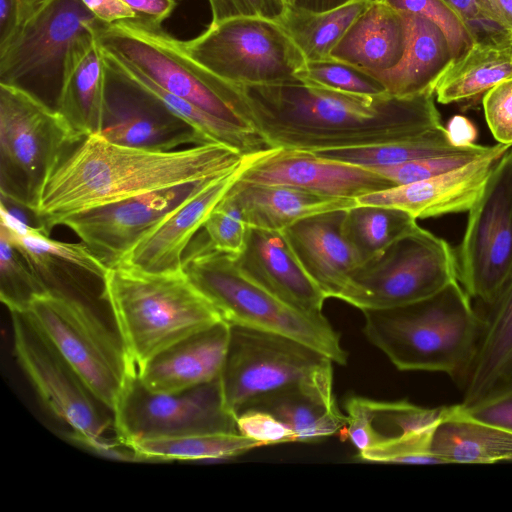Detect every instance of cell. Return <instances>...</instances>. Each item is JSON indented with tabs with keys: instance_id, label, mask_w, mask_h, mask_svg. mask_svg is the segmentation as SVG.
Returning a JSON list of instances; mask_svg holds the SVG:
<instances>
[{
	"instance_id": "6da1fadb",
	"label": "cell",
	"mask_w": 512,
	"mask_h": 512,
	"mask_svg": "<svg viewBox=\"0 0 512 512\" xmlns=\"http://www.w3.org/2000/svg\"><path fill=\"white\" fill-rule=\"evenodd\" d=\"M227 103L268 148L309 152L400 140L442 126L435 93L360 95L302 82L225 81Z\"/></svg>"
},
{
	"instance_id": "7a4b0ae2",
	"label": "cell",
	"mask_w": 512,
	"mask_h": 512,
	"mask_svg": "<svg viewBox=\"0 0 512 512\" xmlns=\"http://www.w3.org/2000/svg\"><path fill=\"white\" fill-rule=\"evenodd\" d=\"M244 155L219 143L170 151L127 147L98 134L76 144L42 192L37 214L50 233L73 214L227 173Z\"/></svg>"
},
{
	"instance_id": "3957f363",
	"label": "cell",
	"mask_w": 512,
	"mask_h": 512,
	"mask_svg": "<svg viewBox=\"0 0 512 512\" xmlns=\"http://www.w3.org/2000/svg\"><path fill=\"white\" fill-rule=\"evenodd\" d=\"M364 333L400 371L442 372L462 385L484 318L458 280L405 305L364 309Z\"/></svg>"
},
{
	"instance_id": "277c9868",
	"label": "cell",
	"mask_w": 512,
	"mask_h": 512,
	"mask_svg": "<svg viewBox=\"0 0 512 512\" xmlns=\"http://www.w3.org/2000/svg\"><path fill=\"white\" fill-rule=\"evenodd\" d=\"M101 298L136 368L171 345L221 321L184 270L148 274L121 266L102 280Z\"/></svg>"
},
{
	"instance_id": "5b68a950",
	"label": "cell",
	"mask_w": 512,
	"mask_h": 512,
	"mask_svg": "<svg viewBox=\"0 0 512 512\" xmlns=\"http://www.w3.org/2000/svg\"><path fill=\"white\" fill-rule=\"evenodd\" d=\"M183 270L229 325L282 334L313 347L334 363H347L340 335L323 313H305L279 300L249 279L233 256L198 239L185 253Z\"/></svg>"
},
{
	"instance_id": "8992f818",
	"label": "cell",
	"mask_w": 512,
	"mask_h": 512,
	"mask_svg": "<svg viewBox=\"0 0 512 512\" xmlns=\"http://www.w3.org/2000/svg\"><path fill=\"white\" fill-rule=\"evenodd\" d=\"M79 142L53 107L0 83L1 198L37 212L48 179Z\"/></svg>"
},
{
	"instance_id": "52a82bcc",
	"label": "cell",
	"mask_w": 512,
	"mask_h": 512,
	"mask_svg": "<svg viewBox=\"0 0 512 512\" xmlns=\"http://www.w3.org/2000/svg\"><path fill=\"white\" fill-rule=\"evenodd\" d=\"M25 312L96 398L114 411L136 367L117 331L63 290L37 297Z\"/></svg>"
},
{
	"instance_id": "ba28073f",
	"label": "cell",
	"mask_w": 512,
	"mask_h": 512,
	"mask_svg": "<svg viewBox=\"0 0 512 512\" xmlns=\"http://www.w3.org/2000/svg\"><path fill=\"white\" fill-rule=\"evenodd\" d=\"M334 362L294 338L230 325L220 384L226 408L235 416L255 399L291 386L333 389Z\"/></svg>"
},
{
	"instance_id": "9c48e42d",
	"label": "cell",
	"mask_w": 512,
	"mask_h": 512,
	"mask_svg": "<svg viewBox=\"0 0 512 512\" xmlns=\"http://www.w3.org/2000/svg\"><path fill=\"white\" fill-rule=\"evenodd\" d=\"M97 22L80 0H39L0 45V83L55 109L69 53Z\"/></svg>"
},
{
	"instance_id": "30bf717a",
	"label": "cell",
	"mask_w": 512,
	"mask_h": 512,
	"mask_svg": "<svg viewBox=\"0 0 512 512\" xmlns=\"http://www.w3.org/2000/svg\"><path fill=\"white\" fill-rule=\"evenodd\" d=\"M99 48L139 70L169 93L206 112L248 127L222 95V79L195 61L162 25L126 19L93 28ZM250 128V127H249Z\"/></svg>"
},
{
	"instance_id": "8fae6325",
	"label": "cell",
	"mask_w": 512,
	"mask_h": 512,
	"mask_svg": "<svg viewBox=\"0 0 512 512\" xmlns=\"http://www.w3.org/2000/svg\"><path fill=\"white\" fill-rule=\"evenodd\" d=\"M183 45L205 69L233 84L300 82L296 74L306 63L283 27L261 16H235L210 23Z\"/></svg>"
},
{
	"instance_id": "7c38bea8",
	"label": "cell",
	"mask_w": 512,
	"mask_h": 512,
	"mask_svg": "<svg viewBox=\"0 0 512 512\" xmlns=\"http://www.w3.org/2000/svg\"><path fill=\"white\" fill-rule=\"evenodd\" d=\"M456 280L455 250L418 226L359 265L341 300L361 311L391 308L428 298Z\"/></svg>"
},
{
	"instance_id": "4fadbf2b",
	"label": "cell",
	"mask_w": 512,
	"mask_h": 512,
	"mask_svg": "<svg viewBox=\"0 0 512 512\" xmlns=\"http://www.w3.org/2000/svg\"><path fill=\"white\" fill-rule=\"evenodd\" d=\"M455 256L459 283L487 309L512 280V146L468 211Z\"/></svg>"
},
{
	"instance_id": "5bb4252c",
	"label": "cell",
	"mask_w": 512,
	"mask_h": 512,
	"mask_svg": "<svg viewBox=\"0 0 512 512\" xmlns=\"http://www.w3.org/2000/svg\"><path fill=\"white\" fill-rule=\"evenodd\" d=\"M114 428L122 443L196 433H239L236 416L225 406L220 377L177 393H157L129 376L118 399Z\"/></svg>"
},
{
	"instance_id": "9a60e30c",
	"label": "cell",
	"mask_w": 512,
	"mask_h": 512,
	"mask_svg": "<svg viewBox=\"0 0 512 512\" xmlns=\"http://www.w3.org/2000/svg\"><path fill=\"white\" fill-rule=\"evenodd\" d=\"M17 363L46 408L73 431L100 438L114 426V414L100 402L77 372L25 312L12 311Z\"/></svg>"
},
{
	"instance_id": "2e32d148",
	"label": "cell",
	"mask_w": 512,
	"mask_h": 512,
	"mask_svg": "<svg viewBox=\"0 0 512 512\" xmlns=\"http://www.w3.org/2000/svg\"><path fill=\"white\" fill-rule=\"evenodd\" d=\"M216 177L98 206L66 217L60 225L71 229L110 269L118 266L169 214Z\"/></svg>"
},
{
	"instance_id": "e0dca14e",
	"label": "cell",
	"mask_w": 512,
	"mask_h": 512,
	"mask_svg": "<svg viewBox=\"0 0 512 512\" xmlns=\"http://www.w3.org/2000/svg\"><path fill=\"white\" fill-rule=\"evenodd\" d=\"M103 57L105 89L99 136L118 145L154 151L209 143L154 95L120 73L104 54Z\"/></svg>"
},
{
	"instance_id": "ac0fdd59",
	"label": "cell",
	"mask_w": 512,
	"mask_h": 512,
	"mask_svg": "<svg viewBox=\"0 0 512 512\" xmlns=\"http://www.w3.org/2000/svg\"><path fill=\"white\" fill-rule=\"evenodd\" d=\"M238 179L350 199L396 186L369 168L287 148H265L245 155Z\"/></svg>"
},
{
	"instance_id": "d6986e66",
	"label": "cell",
	"mask_w": 512,
	"mask_h": 512,
	"mask_svg": "<svg viewBox=\"0 0 512 512\" xmlns=\"http://www.w3.org/2000/svg\"><path fill=\"white\" fill-rule=\"evenodd\" d=\"M512 145L497 143L489 154L450 172L360 196L357 204L404 210L416 219L468 212L497 161Z\"/></svg>"
},
{
	"instance_id": "ffe728a7",
	"label": "cell",
	"mask_w": 512,
	"mask_h": 512,
	"mask_svg": "<svg viewBox=\"0 0 512 512\" xmlns=\"http://www.w3.org/2000/svg\"><path fill=\"white\" fill-rule=\"evenodd\" d=\"M242 165L243 162L235 169L216 177L175 209L118 266L148 274L182 271L185 252L192 239L237 181Z\"/></svg>"
},
{
	"instance_id": "44dd1931",
	"label": "cell",
	"mask_w": 512,
	"mask_h": 512,
	"mask_svg": "<svg viewBox=\"0 0 512 512\" xmlns=\"http://www.w3.org/2000/svg\"><path fill=\"white\" fill-rule=\"evenodd\" d=\"M345 211L315 214L281 231L303 269L325 296L340 300L360 265L343 232Z\"/></svg>"
},
{
	"instance_id": "7402d4cb",
	"label": "cell",
	"mask_w": 512,
	"mask_h": 512,
	"mask_svg": "<svg viewBox=\"0 0 512 512\" xmlns=\"http://www.w3.org/2000/svg\"><path fill=\"white\" fill-rule=\"evenodd\" d=\"M252 281L289 306L319 314L327 297L303 269L281 231L250 228L244 250L234 257Z\"/></svg>"
},
{
	"instance_id": "603a6c76",
	"label": "cell",
	"mask_w": 512,
	"mask_h": 512,
	"mask_svg": "<svg viewBox=\"0 0 512 512\" xmlns=\"http://www.w3.org/2000/svg\"><path fill=\"white\" fill-rule=\"evenodd\" d=\"M230 338L221 320L164 349L136 368L143 385L157 393L185 391L220 377Z\"/></svg>"
},
{
	"instance_id": "cb8c5ba5",
	"label": "cell",
	"mask_w": 512,
	"mask_h": 512,
	"mask_svg": "<svg viewBox=\"0 0 512 512\" xmlns=\"http://www.w3.org/2000/svg\"><path fill=\"white\" fill-rule=\"evenodd\" d=\"M406 25L404 54L393 68L372 74L395 97L434 92L454 57L438 25L428 18L402 11Z\"/></svg>"
},
{
	"instance_id": "d4e9b609",
	"label": "cell",
	"mask_w": 512,
	"mask_h": 512,
	"mask_svg": "<svg viewBox=\"0 0 512 512\" xmlns=\"http://www.w3.org/2000/svg\"><path fill=\"white\" fill-rule=\"evenodd\" d=\"M104 89V57L93 35L71 49L55 104L79 141L101 130Z\"/></svg>"
},
{
	"instance_id": "484cf974",
	"label": "cell",
	"mask_w": 512,
	"mask_h": 512,
	"mask_svg": "<svg viewBox=\"0 0 512 512\" xmlns=\"http://www.w3.org/2000/svg\"><path fill=\"white\" fill-rule=\"evenodd\" d=\"M453 407L428 408L407 400L379 401L353 395L344 402L345 434L360 452L406 435L433 431Z\"/></svg>"
},
{
	"instance_id": "4316f807",
	"label": "cell",
	"mask_w": 512,
	"mask_h": 512,
	"mask_svg": "<svg viewBox=\"0 0 512 512\" xmlns=\"http://www.w3.org/2000/svg\"><path fill=\"white\" fill-rule=\"evenodd\" d=\"M406 47L402 11L373 0L355 19L331 52V57L370 74L393 68Z\"/></svg>"
},
{
	"instance_id": "83f0119b",
	"label": "cell",
	"mask_w": 512,
	"mask_h": 512,
	"mask_svg": "<svg viewBox=\"0 0 512 512\" xmlns=\"http://www.w3.org/2000/svg\"><path fill=\"white\" fill-rule=\"evenodd\" d=\"M228 194L239 205L249 228L282 231L306 217L347 210L356 199L324 196L282 185L247 183L237 179Z\"/></svg>"
},
{
	"instance_id": "f1b7e54d",
	"label": "cell",
	"mask_w": 512,
	"mask_h": 512,
	"mask_svg": "<svg viewBox=\"0 0 512 512\" xmlns=\"http://www.w3.org/2000/svg\"><path fill=\"white\" fill-rule=\"evenodd\" d=\"M486 310L478 348L461 385L463 406L480 401L512 378V280Z\"/></svg>"
},
{
	"instance_id": "f546056e",
	"label": "cell",
	"mask_w": 512,
	"mask_h": 512,
	"mask_svg": "<svg viewBox=\"0 0 512 512\" xmlns=\"http://www.w3.org/2000/svg\"><path fill=\"white\" fill-rule=\"evenodd\" d=\"M249 408L277 417L295 433L297 442H317L341 434L347 425V416L340 411L333 389L291 386L263 395L243 410Z\"/></svg>"
},
{
	"instance_id": "4dcf8cb0",
	"label": "cell",
	"mask_w": 512,
	"mask_h": 512,
	"mask_svg": "<svg viewBox=\"0 0 512 512\" xmlns=\"http://www.w3.org/2000/svg\"><path fill=\"white\" fill-rule=\"evenodd\" d=\"M512 78V36L501 35L473 43L454 58L435 88L436 100L451 104L484 95Z\"/></svg>"
},
{
	"instance_id": "1f68e13d",
	"label": "cell",
	"mask_w": 512,
	"mask_h": 512,
	"mask_svg": "<svg viewBox=\"0 0 512 512\" xmlns=\"http://www.w3.org/2000/svg\"><path fill=\"white\" fill-rule=\"evenodd\" d=\"M431 450L446 464L512 461V431L469 418L456 404L435 428Z\"/></svg>"
},
{
	"instance_id": "d6a6232c",
	"label": "cell",
	"mask_w": 512,
	"mask_h": 512,
	"mask_svg": "<svg viewBox=\"0 0 512 512\" xmlns=\"http://www.w3.org/2000/svg\"><path fill=\"white\" fill-rule=\"evenodd\" d=\"M0 230L23 252L50 290L60 289L62 273L79 271L102 281L109 270L83 242H62L40 230L19 231L3 223Z\"/></svg>"
},
{
	"instance_id": "836d02e7",
	"label": "cell",
	"mask_w": 512,
	"mask_h": 512,
	"mask_svg": "<svg viewBox=\"0 0 512 512\" xmlns=\"http://www.w3.org/2000/svg\"><path fill=\"white\" fill-rule=\"evenodd\" d=\"M372 1L352 0L322 12L286 6L277 22L298 46L306 61L328 59L351 24Z\"/></svg>"
},
{
	"instance_id": "e575fe53",
	"label": "cell",
	"mask_w": 512,
	"mask_h": 512,
	"mask_svg": "<svg viewBox=\"0 0 512 512\" xmlns=\"http://www.w3.org/2000/svg\"><path fill=\"white\" fill-rule=\"evenodd\" d=\"M408 212L385 206L356 204L345 211L343 232L360 265L377 257L418 227Z\"/></svg>"
},
{
	"instance_id": "d590c367",
	"label": "cell",
	"mask_w": 512,
	"mask_h": 512,
	"mask_svg": "<svg viewBox=\"0 0 512 512\" xmlns=\"http://www.w3.org/2000/svg\"><path fill=\"white\" fill-rule=\"evenodd\" d=\"M470 145H454L445 126L442 125L392 142L363 147L320 150L313 153L326 159L368 168L397 165L423 158L451 154L462 151Z\"/></svg>"
},
{
	"instance_id": "8d00e7d4",
	"label": "cell",
	"mask_w": 512,
	"mask_h": 512,
	"mask_svg": "<svg viewBox=\"0 0 512 512\" xmlns=\"http://www.w3.org/2000/svg\"><path fill=\"white\" fill-rule=\"evenodd\" d=\"M146 461L211 460L239 456L262 447L240 433H196L140 439L130 443Z\"/></svg>"
},
{
	"instance_id": "74e56055",
	"label": "cell",
	"mask_w": 512,
	"mask_h": 512,
	"mask_svg": "<svg viewBox=\"0 0 512 512\" xmlns=\"http://www.w3.org/2000/svg\"><path fill=\"white\" fill-rule=\"evenodd\" d=\"M50 291L28 258L0 230V299L12 311H26L39 296Z\"/></svg>"
},
{
	"instance_id": "f35d334b",
	"label": "cell",
	"mask_w": 512,
	"mask_h": 512,
	"mask_svg": "<svg viewBox=\"0 0 512 512\" xmlns=\"http://www.w3.org/2000/svg\"><path fill=\"white\" fill-rule=\"evenodd\" d=\"M296 78L307 85L330 90L360 94L381 95L386 90L372 74L332 57L306 61Z\"/></svg>"
},
{
	"instance_id": "ab89813d",
	"label": "cell",
	"mask_w": 512,
	"mask_h": 512,
	"mask_svg": "<svg viewBox=\"0 0 512 512\" xmlns=\"http://www.w3.org/2000/svg\"><path fill=\"white\" fill-rule=\"evenodd\" d=\"M496 144H472L466 149L440 156L428 157L397 165L368 167L396 186L429 179L475 161L494 150Z\"/></svg>"
},
{
	"instance_id": "60d3db41",
	"label": "cell",
	"mask_w": 512,
	"mask_h": 512,
	"mask_svg": "<svg viewBox=\"0 0 512 512\" xmlns=\"http://www.w3.org/2000/svg\"><path fill=\"white\" fill-rule=\"evenodd\" d=\"M202 229L206 237L202 241L217 251L235 257L244 250L250 228L239 205L227 192Z\"/></svg>"
},
{
	"instance_id": "b9f144b4",
	"label": "cell",
	"mask_w": 512,
	"mask_h": 512,
	"mask_svg": "<svg viewBox=\"0 0 512 512\" xmlns=\"http://www.w3.org/2000/svg\"><path fill=\"white\" fill-rule=\"evenodd\" d=\"M391 7L424 16L444 32L453 57L463 54L473 40L458 16L441 0H382Z\"/></svg>"
},
{
	"instance_id": "7bdbcfd3",
	"label": "cell",
	"mask_w": 512,
	"mask_h": 512,
	"mask_svg": "<svg viewBox=\"0 0 512 512\" xmlns=\"http://www.w3.org/2000/svg\"><path fill=\"white\" fill-rule=\"evenodd\" d=\"M434 430L406 435L373 448L360 451L364 461L407 464H446L431 450Z\"/></svg>"
},
{
	"instance_id": "ee69618b",
	"label": "cell",
	"mask_w": 512,
	"mask_h": 512,
	"mask_svg": "<svg viewBox=\"0 0 512 512\" xmlns=\"http://www.w3.org/2000/svg\"><path fill=\"white\" fill-rule=\"evenodd\" d=\"M238 432L262 446L297 442L295 433L281 420L264 410L249 408L236 416Z\"/></svg>"
},
{
	"instance_id": "f6af8a7d",
	"label": "cell",
	"mask_w": 512,
	"mask_h": 512,
	"mask_svg": "<svg viewBox=\"0 0 512 512\" xmlns=\"http://www.w3.org/2000/svg\"><path fill=\"white\" fill-rule=\"evenodd\" d=\"M482 105L486 123L497 143L512 145V78L488 90Z\"/></svg>"
},
{
	"instance_id": "bcb514c9",
	"label": "cell",
	"mask_w": 512,
	"mask_h": 512,
	"mask_svg": "<svg viewBox=\"0 0 512 512\" xmlns=\"http://www.w3.org/2000/svg\"><path fill=\"white\" fill-rule=\"evenodd\" d=\"M441 1L462 21L473 43L509 34L500 26L484 0Z\"/></svg>"
},
{
	"instance_id": "7dc6e473",
	"label": "cell",
	"mask_w": 512,
	"mask_h": 512,
	"mask_svg": "<svg viewBox=\"0 0 512 512\" xmlns=\"http://www.w3.org/2000/svg\"><path fill=\"white\" fill-rule=\"evenodd\" d=\"M458 407L469 418L512 431V378L480 401Z\"/></svg>"
},
{
	"instance_id": "c3c4849f",
	"label": "cell",
	"mask_w": 512,
	"mask_h": 512,
	"mask_svg": "<svg viewBox=\"0 0 512 512\" xmlns=\"http://www.w3.org/2000/svg\"><path fill=\"white\" fill-rule=\"evenodd\" d=\"M211 22L235 16H261L278 20L286 9L283 0H207Z\"/></svg>"
},
{
	"instance_id": "681fc988",
	"label": "cell",
	"mask_w": 512,
	"mask_h": 512,
	"mask_svg": "<svg viewBox=\"0 0 512 512\" xmlns=\"http://www.w3.org/2000/svg\"><path fill=\"white\" fill-rule=\"evenodd\" d=\"M136 15V19L162 24L170 17L178 2L176 0H122Z\"/></svg>"
},
{
	"instance_id": "f907efd6",
	"label": "cell",
	"mask_w": 512,
	"mask_h": 512,
	"mask_svg": "<svg viewBox=\"0 0 512 512\" xmlns=\"http://www.w3.org/2000/svg\"><path fill=\"white\" fill-rule=\"evenodd\" d=\"M102 23L110 24L136 19L135 13L122 0H80Z\"/></svg>"
},
{
	"instance_id": "816d5d0a",
	"label": "cell",
	"mask_w": 512,
	"mask_h": 512,
	"mask_svg": "<svg viewBox=\"0 0 512 512\" xmlns=\"http://www.w3.org/2000/svg\"><path fill=\"white\" fill-rule=\"evenodd\" d=\"M448 136L456 146L474 144L477 130L473 123L464 116H453L445 126Z\"/></svg>"
},
{
	"instance_id": "f5cc1de1",
	"label": "cell",
	"mask_w": 512,
	"mask_h": 512,
	"mask_svg": "<svg viewBox=\"0 0 512 512\" xmlns=\"http://www.w3.org/2000/svg\"><path fill=\"white\" fill-rule=\"evenodd\" d=\"M19 22V0H0V45L10 38Z\"/></svg>"
},
{
	"instance_id": "db71d44e",
	"label": "cell",
	"mask_w": 512,
	"mask_h": 512,
	"mask_svg": "<svg viewBox=\"0 0 512 512\" xmlns=\"http://www.w3.org/2000/svg\"><path fill=\"white\" fill-rule=\"evenodd\" d=\"M500 26L512 36V0H484Z\"/></svg>"
},
{
	"instance_id": "11a10c76",
	"label": "cell",
	"mask_w": 512,
	"mask_h": 512,
	"mask_svg": "<svg viewBox=\"0 0 512 512\" xmlns=\"http://www.w3.org/2000/svg\"><path fill=\"white\" fill-rule=\"evenodd\" d=\"M352 0H294L293 5L297 8L322 12L342 6Z\"/></svg>"
},
{
	"instance_id": "9f6ffc18",
	"label": "cell",
	"mask_w": 512,
	"mask_h": 512,
	"mask_svg": "<svg viewBox=\"0 0 512 512\" xmlns=\"http://www.w3.org/2000/svg\"><path fill=\"white\" fill-rule=\"evenodd\" d=\"M39 0H19L20 21ZM20 23V22H19Z\"/></svg>"
},
{
	"instance_id": "6f0895ef",
	"label": "cell",
	"mask_w": 512,
	"mask_h": 512,
	"mask_svg": "<svg viewBox=\"0 0 512 512\" xmlns=\"http://www.w3.org/2000/svg\"><path fill=\"white\" fill-rule=\"evenodd\" d=\"M286 6H292L294 0H283Z\"/></svg>"
},
{
	"instance_id": "680465c9",
	"label": "cell",
	"mask_w": 512,
	"mask_h": 512,
	"mask_svg": "<svg viewBox=\"0 0 512 512\" xmlns=\"http://www.w3.org/2000/svg\"><path fill=\"white\" fill-rule=\"evenodd\" d=\"M178 3L181 2V1H184V0H176Z\"/></svg>"
}]
</instances>
